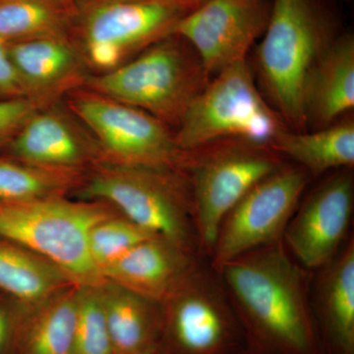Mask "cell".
<instances>
[{"label": "cell", "mask_w": 354, "mask_h": 354, "mask_svg": "<svg viewBox=\"0 0 354 354\" xmlns=\"http://www.w3.org/2000/svg\"><path fill=\"white\" fill-rule=\"evenodd\" d=\"M253 342L272 354H319L304 272L281 241L218 270Z\"/></svg>", "instance_id": "cell-1"}, {"label": "cell", "mask_w": 354, "mask_h": 354, "mask_svg": "<svg viewBox=\"0 0 354 354\" xmlns=\"http://www.w3.org/2000/svg\"><path fill=\"white\" fill-rule=\"evenodd\" d=\"M257 50L261 79L293 131H305L304 95L312 70L335 39L319 0H272Z\"/></svg>", "instance_id": "cell-2"}, {"label": "cell", "mask_w": 354, "mask_h": 354, "mask_svg": "<svg viewBox=\"0 0 354 354\" xmlns=\"http://www.w3.org/2000/svg\"><path fill=\"white\" fill-rule=\"evenodd\" d=\"M209 79L194 48L172 34L118 68L90 74L83 87L142 109L176 129Z\"/></svg>", "instance_id": "cell-3"}, {"label": "cell", "mask_w": 354, "mask_h": 354, "mask_svg": "<svg viewBox=\"0 0 354 354\" xmlns=\"http://www.w3.org/2000/svg\"><path fill=\"white\" fill-rule=\"evenodd\" d=\"M281 116L256 87L247 59L209 79L177 125L174 136L184 152H195L223 141L271 149L286 129Z\"/></svg>", "instance_id": "cell-4"}, {"label": "cell", "mask_w": 354, "mask_h": 354, "mask_svg": "<svg viewBox=\"0 0 354 354\" xmlns=\"http://www.w3.org/2000/svg\"><path fill=\"white\" fill-rule=\"evenodd\" d=\"M113 215L104 203L64 196L0 205V239L48 261L75 285L101 286L106 281L91 257L88 236L97 223Z\"/></svg>", "instance_id": "cell-5"}, {"label": "cell", "mask_w": 354, "mask_h": 354, "mask_svg": "<svg viewBox=\"0 0 354 354\" xmlns=\"http://www.w3.org/2000/svg\"><path fill=\"white\" fill-rule=\"evenodd\" d=\"M81 195L118 209L147 232L189 248L192 216L190 180L179 169L104 162L84 184Z\"/></svg>", "instance_id": "cell-6"}, {"label": "cell", "mask_w": 354, "mask_h": 354, "mask_svg": "<svg viewBox=\"0 0 354 354\" xmlns=\"http://www.w3.org/2000/svg\"><path fill=\"white\" fill-rule=\"evenodd\" d=\"M190 0H86L73 35L88 69L106 73L174 34Z\"/></svg>", "instance_id": "cell-7"}, {"label": "cell", "mask_w": 354, "mask_h": 354, "mask_svg": "<svg viewBox=\"0 0 354 354\" xmlns=\"http://www.w3.org/2000/svg\"><path fill=\"white\" fill-rule=\"evenodd\" d=\"M67 109L91 133L106 162L127 167H187L190 153L174 133L153 115L84 87L67 94Z\"/></svg>", "instance_id": "cell-8"}, {"label": "cell", "mask_w": 354, "mask_h": 354, "mask_svg": "<svg viewBox=\"0 0 354 354\" xmlns=\"http://www.w3.org/2000/svg\"><path fill=\"white\" fill-rule=\"evenodd\" d=\"M270 148L234 146L190 152L193 225L200 243L212 252L221 223L248 191L281 167Z\"/></svg>", "instance_id": "cell-9"}, {"label": "cell", "mask_w": 354, "mask_h": 354, "mask_svg": "<svg viewBox=\"0 0 354 354\" xmlns=\"http://www.w3.org/2000/svg\"><path fill=\"white\" fill-rule=\"evenodd\" d=\"M308 172L301 167H285L256 184L221 223L212 250L214 268L244 254L281 241L305 188Z\"/></svg>", "instance_id": "cell-10"}, {"label": "cell", "mask_w": 354, "mask_h": 354, "mask_svg": "<svg viewBox=\"0 0 354 354\" xmlns=\"http://www.w3.org/2000/svg\"><path fill=\"white\" fill-rule=\"evenodd\" d=\"M271 4L269 0H207L177 23L174 34L194 48L212 78L247 59L267 27Z\"/></svg>", "instance_id": "cell-11"}, {"label": "cell", "mask_w": 354, "mask_h": 354, "mask_svg": "<svg viewBox=\"0 0 354 354\" xmlns=\"http://www.w3.org/2000/svg\"><path fill=\"white\" fill-rule=\"evenodd\" d=\"M354 200L353 176L339 172L326 179L293 214L285 230L286 249L307 269L337 257L348 232Z\"/></svg>", "instance_id": "cell-12"}, {"label": "cell", "mask_w": 354, "mask_h": 354, "mask_svg": "<svg viewBox=\"0 0 354 354\" xmlns=\"http://www.w3.org/2000/svg\"><path fill=\"white\" fill-rule=\"evenodd\" d=\"M165 301V329L176 354L232 353L237 344L236 326L204 274L192 270Z\"/></svg>", "instance_id": "cell-13"}, {"label": "cell", "mask_w": 354, "mask_h": 354, "mask_svg": "<svg viewBox=\"0 0 354 354\" xmlns=\"http://www.w3.org/2000/svg\"><path fill=\"white\" fill-rule=\"evenodd\" d=\"M4 150L14 160L62 171H81L86 162L102 156L87 128L57 102L34 111Z\"/></svg>", "instance_id": "cell-14"}, {"label": "cell", "mask_w": 354, "mask_h": 354, "mask_svg": "<svg viewBox=\"0 0 354 354\" xmlns=\"http://www.w3.org/2000/svg\"><path fill=\"white\" fill-rule=\"evenodd\" d=\"M27 99L41 106L83 87L88 67L73 38H43L8 44Z\"/></svg>", "instance_id": "cell-15"}, {"label": "cell", "mask_w": 354, "mask_h": 354, "mask_svg": "<svg viewBox=\"0 0 354 354\" xmlns=\"http://www.w3.org/2000/svg\"><path fill=\"white\" fill-rule=\"evenodd\" d=\"M187 252L183 247L153 236L106 267L102 277L150 301L164 302L193 270Z\"/></svg>", "instance_id": "cell-16"}, {"label": "cell", "mask_w": 354, "mask_h": 354, "mask_svg": "<svg viewBox=\"0 0 354 354\" xmlns=\"http://www.w3.org/2000/svg\"><path fill=\"white\" fill-rule=\"evenodd\" d=\"M354 108V38L342 35L324 51L312 70L304 95L306 127L334 124Z\"/></svg>", "instance_id": "cell-17"}, {"label": "cell", "mask_w": 354, "mask_h": 354, "mask_svg": "<svg viewBox=\"0 0 354 354\" xmlns=\"http://www.w3.org/2000/svg\"><path fill=\"white\" fill-rule=\"evenodd\" d=\"M101 290L114 353H155L160 329L153 308L156 302L108 281Z\"/></svg>", "instance_id": "cell-18"}, {"label": "cell", "mask_w": 354, "mask_h": 354, "mask_svg": "<svg viewBox=\"0 0 354 354\" xmlns=\"http://www.w3.org/2000/svg\"><path fill=\"white\" fill-rule=\"evenodd\" d=\"M271 149L315 176L351 167L354 165V123L341 121L313 132L286 128L272 141Z\"/></svg>", "instance_id": "cell-19"}, {"label": "cell", "mask_w": 354, "mask_h": 354, "mask_svg": "<svg viewBox=\"0 0 354 354\" xmlns=\"http://www.w3.org/2000/svg\"><path fill=\"white\" fill-rule=\"evenodd\" d=\"M75 285L58 268L13 242L0 239V290L38 304Z\"/></svg>", "instance_id": "cell-20"}, {"label": "cell", "mask_w": 354, "mask_h": 354, "mask_svg": "<svg viewBox=\"0 0 354 354\" xmlns=\"http://www.w3.org/2000/svg\"><path fill=\"white\" fill-rule=\"evenodd\" d=\"M320 288L324 327L339 354H354V243L329 263Z\"/></svg>", "instance_id": "cell-21"}, {"label": "cell", "mask_w": 354, "mask_h": 354, "mask_svg": "<svg viewBox=\"0 0 354 354\" xmlns=\"http://www.w3.org/2000/svg\"><path fill=\"white\" fill-rule=\"evenodd\" d=\"M77 15L50 0H0V41L73 38Z\"/></svg>", "instance_id": "cell-22"}, {"label": "cell", "mask_w": 354, "mask_h": 354, "mask_svg": "<svg viewBox=\"0 0 354 354\" xmlns=\"http://www.w3.org/2000/svg\"><path fill=\"white\" fill-rule=\"evenodd\" d=\"M78 285L44 301L26 326L19 354H74Z\"/></svg>", "instance_id": "cell-23"}, {"label": "cell", "mask_w": 354, "mask_h": 354, "mask_svg": "<svg viewBox=\"0 0 354 354\" xmlns=\"http://www.w3.org/2000/svg\"><path fill=\"white\" fill-rule=\"evenodd\" d=\"M80 172L46 169L0 157V205L64 196L78 183Z\"/></svg>", "instance_id": "cell-24"}, {"label": "cell", "mask_w": 354, "mask_h": 354, "mask_svg": "<svg viewBox=\"0 0 354 354\" xmlns=\"http://www.w3.org/2000/svg\"><path fill=\"white\" fill-rule=\"evenodd\" d=\"M101 286H79L74 354H115L104 315Z\"/></svg>", "instance_id": "cell-25"}, {"label": "cell", "mask_w": 354, "mask_h": 354, "mask_svg": "<svg viewBox=\"0 0 354 354\" xmlns=\"http://www.w3.org/2000/svg\"><path fill=\"white\" fill-rule=\"evenodd\" d=\"M156 236L124 216L113 215L97 223L88 236V250L102 272L142 241Z\"/></svg>", "instance_id": "cell-26"}, {"label": "cell", "mask_w": 354, "mask_h": 354, "mask_svg": "<svg viewBox=\"0 0 354 354\" xmlns=\"http://www.w3.org/2000/svg\"><path fill=\"white\" fill-rule=\"evenodd\" d=\"M41 106H44L29 99L0 100V151L6 149L25 120Z\"/></svg>", "instance_id": "cell-27"}, {"label": "cell", "mask_w": 354, "mask_h": 354, "mask_svg": "<svg viewBox=\"0 0 354 354\" xmlns=\"http://www.w3.org/2000/svg\"><path fill=\"white\" fill-rule=\"evenodd\" d=\"M27 99L14 68L8 44L0 41V100Z\"/></svg>", "instance_id": "cell-28"}, {"label": "cell", "mask_w": 354, "mask_h": 354, "mask_svg": "<svg viewBox=\"0 0 354 354\" xmlns=\"http://www.w3.org/2000/svg\"><path fill=\"white\" fill-rule=\"evenodd\" d=\"M14 335L12 314L4 305L0 304V354H7Z\"/></svg>", "instance_id": "cell-29"}, {"label": "cell", "mask_w": 354, "mask_h": 354, "mask_svg": "<svg viewBox=\"0 0 354 354\" xmlns=\"http://www.w3.org/2000/svg\"><path fill=\"white\" fill-rule=\"evenodd\" d=\"M50 1L55 2V3L60 4V6L67 7V8L78 12L80 7L85 3L86 0H50Z\"/></svg>", "instance_id": "cell-30"}, {"label": "cell", "mask_w": 354, "mask_h": 354, "mask_svg": "<svg viewBox=\"0 0 354 354\" xmlns=\"http://www.w3.org/2000/svg\"><path fill=\"white\" fill-rule=\"evenodd\" d=\"M192 3H194L195 6H201L202 3H204L205 1H207V0H190Z\"/></svg>", "instance_id": "cell-31"}, {"label": "cell", "mask_w": 354, "mask_h": 354, "mask_svg": "<svg viewBox=\"0 0 354 354\" xmlns=\"http://www.w3.org/2000/svg\"><path fill=\"white\" fill-rule=\"evenodd\" d=\"M134 354H155V353H134Z\"/></svg>", "instance_id": "cell-32"}]
</instances>
